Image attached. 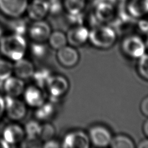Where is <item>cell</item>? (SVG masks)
<instances>
[{
	"label": "cell",
	"mask_w": 148,
	"mask_h": 148,
	"mask_svg": "<svg viewBox=\"0 0 148 148\" xmlns=\"http://www.w3.org/2000/svg\"><path fill=\"white\" fill-rule=\"evenodd\" d=\"M109 2L110 3L114 8H116L118 11L125 10L127 0H109Z\"/></svg>",
	"instance_id": "obj_30"
},
{
	"label": "cell",
	"mask_w": 148,
	"mask_h": 148,
	"mask_svg": "<svg viewBox=\"0 0 148 148\" xmlns=\"http://www.w3.org/2000/svg\"><path fill=\"white\" fill-rule=\"evenodd\" d=\"M46 1H50V0H46Z\"/></svg>",
	"instance_id": "obj_39"
},
{
	"label": "cell",
	"mask_w": 148,
	"mask_h": 148,
	"mask_svg": "<svg viewBox=\"0 0 148 148\" xmlns=\"http://www.w3.org/2000/svg\"><path fill=\"white\" fill-rule=\"evenodd\" d=\"M13 71V66L9 61L0 59V80L5 81L11 76Z\"/></svg>",
	"instance_id": "obj_23"
},
{
	"label": "cell",
	"mask_w": 148,
	"mask_h": 148,
	"mask_svg": "<svg viewBox=\"0 0 148 148\" xmlns=\"http://www.w3.org/2000/svg\"><path fill=\"white\" fill-rule=\"evenodd\" d=\"M139 148H148V139L142 140L138 145Z\"/></svg>",
	"instance_id": "obj_34"
},
{
	"label": "cell",
	"mask_w": 148,
	"mask_h": 148,
	"mask_svg": "<svg viewBox=\"0 0 148 148\" xmlns=\"http://www.w3.org/2000/svg\"><path fill=\"white\" fill-rule=\"evenodd\" d=\"M41 125L35 121L28 122L25 127L24 132L26 134L28 139H36L39 136Z\"/></svg>",
	"instance_id": "obj_22"
},
{
	"label": "cell",
	"mask_w": 148,
	"mask_h": 148,
	"mask_svg": "<svg viewBox=\"0 0 148 148\" xmlns=\"http://www.w3.org/2000/svg\"><path fill=\"white\" fill-rule=\"evenodd\" d=\"M50 34L49 25L42 20L35 21L29 29L31 38L36 42L40 43L47 40Z\"/></svg>",
	"instance_id": "obj_10"
},
{
	"label": "cell",
	"mask_w": 148,
	"mask_h": 148,
	"mask_svg": "<svg viewBox=\"0 0 148 148\" xmlns=\"http://www.w3.org/2000/svg\"><path fill=\"white\" fill-rule=\"evenodd\" d=\"M5 110V101L4 98L2 97L0 95V117L2 115L3 112Z\"/></svg>",
	"instance_id": "obj_33"
},
{
	"label": "cell",
	"mask_w": 148,
	"mask_h": 148,
	"mask_svg": "<svg viewBox=\"0 0 148 148\" xmlns=\"http://www.w3.org/2000/svg\"><path fill=\"white\" fill-rule=\"evenodd\" d=\"M5 110L9 118L12 120H20L23 118L26 113V108L23 102L9 95L4 98Z\"/></svg>",
	"instance_id": "obj_6"
},
{
	"label": "cell",
	"mask_w": 148,
	"mask_h": 148,
	"mask_svg": "<svg viewBox=\"0 0 148 148\" xmlns=\"http://www.w3.org/2000/svg\"><path fill=\"white\" fill-rule=\"evenodd\" d=\"M88 136L82 131L68 133L64 138L62 147L66 148H88L90 146Z\"/></svg>",
	"instance_id": "obj_5"
},
{
	"label": "cell",
	"mask_w": 148,
	"mask_h": 148,
	"mask_svg": "<svg viewBox=\"0 0 148 148\" xmlns=\"http://www.w3.org/2000/svg\"><path fill=\"white\" fill-rule=\"evenodd\" d=\"M31 51L33 54L38 57H41L45 54L46 47L41 43H34L32 45Z\"/></svg>",
	"instance_id": "obj_29"
},
{
	"label": "cell",
	"mask_w": 148,
	"mask_h": 148,
	"mask_svg": "<svg viewBox=\"0 0 148 148\" xmlns=\"http://www.w3.org/2000/svg\"><path fill=\"white\" fill-rule=\"evenodd\" d=\"M89 32L87 28L78 25L71 28L66 35L67 42L72 46H80L88 39Z\"/></svg>",
	"instance_id": "obj_11"
},
{
	"label": "cell",
	"mask_w": 148,
	"mask_h": 148,
	"mask_svg": "<svg viewBox=\"0 0 148 148\" xmlns=\"http://www.w3.org/2000/svg\"><path fill=\"white\" fill-rule=\"evenodd\" d=\"M139 58L138 71L143 78L148 80V54H144Z\"/></svg>",
	"instance_id": "obj_26"
},
{
	"label": "cell",
	"mask_w": 148,
	"mask_h": 148,
	"mask_svg": "<svg viewBox=\"0 0 148 148\" xmlns=\"http://www.w3.org/2000/svg\"><path fill=\"white\" fill-rule=\"evenodd\" d=\"M25 132L23 128L17 124L7 126L3 132V139L9 145H13L21 141Z\"/></svg>",
	"instance_id": "obj_14"
},
{
	"label": "cell",
	"mask_w": 148,
	"mask_h": 148,
	"mask_svg": "<svg viewBox=\"0 0 148 148\" xmlns=\"http://www.w3.org/2000/svg\"><path fill=\"white\" fill-rule=\"evenodd\" d=\"M88 137L92 143L97 147L108 146L112 138L109 130L102 125H95L91 128Z\"/></svg>",
	"instance_id": "obj_7"
},
{
	"label": "cell",
	"mask_w": 148,
	"mask_h": 148,
	"mask_svg": "<svg viewBox=\"0 0 148 148\" xmlns=\"http://www.w3.org/2000/svg\"><path fill=\"white\" fill-rule=\"evenodd\" d=\"M121 49L127 56L138 58L145 54L146 45L138 36L131 35L124 39L121 43Z\"/></svg>",
	"instance_id": "obj_3"
},
{
	"label": "cell",
	"mask_w": 148,
	"mask_h": 148,
	"mask_svg": "<svg viewBox=\"0 0 148 148\" xmlns=\"http://www.w3.org/2000/svg\"><path fill=\"white\" fill-rule=\"evenodd\" d=\"M1 35H2V30H1V28H0V38H1Z\"/></svg>",
	"instance_id": "obj_37"
},
{
	"label": "cell",
	"mask_w": 148,
	"mask_h": 148,
	"mask_svg": "<svg viewBox=\"0 0 148 148\" xmlns=\"http://www.w3.org/2000/svg\"><path fill=\"white\" fill-rule=\"evenodd\" d=\"M48 39L51 47L57 50L66 46L67 43L66 35L61 31H54L51 33Z\"/></svg>",
	"instance_id": "obj_19"
},
{
	"label": "cell",
	"mask_w": 148,
	"mask_h": 148,
	"mask_svg": "<svg viewBox=\"0 0 148 148\" xmlns=\"http://www.w3.org/2000/svg\"><path fill=\"white\" fill-rule=\"evenodd\" d=\"M28 0H0V10L7 16L18 18L27 10Z\"/></svg>",
	"instance_id": "obj_4"
},
{
	"label": "cell",
	"mask_w": 148,
	"mask_h": 148,
	"mask_svg": "<svg viewBox=\"0 0 148 148\" xmlns=\"http://www.w3.org/2000/svg\"><path fill=\"white\" fill-rule=\"evenodd\" d=\"M60 146L59 144L54 140H47L45 144L44 145V147L46 148H51V147H58Z\"/></svg>",
	"instance_id": "obj_32"
},
{
	"label": "cell",
	"mask_w": 148,
	"mask_h": 148,
	"mask_svg": "<svg viewBox=\"0 0 148 148\" xmlns=\"http://www.w3.org/2000/svg\"><path fill=\"white\" fill-rule=\"evenodd\" d=\"M38 108V109L35 112V116L40 120H45L50 117L53 112V107L49 103H43Z\"/></svg>",
	"instance_id": "obj_25"
},
{
	"label": "cell",
	"mask_w": 148,
	"mask_h": 148,
	"mask_svg": "<svg viewBox=\"0 0 148 148\" xmlns=\"http://www.w3.org/2000/svg\"><path fill=\"white\" fill-rule=\"evenodd\" d=\"M88 39L95 47L106 49L114 45L116 35L114 29L110 27L97 26L89 32Z\"/></svg>",
	"instance_id": "obj_2"
},
{
	"label": "cell",
	"mask_w": 148,
	"mask_h": 148,
	"mask_svg": "<svg viewBox=\"0 0 148 148\" xmlns=\"http://www.w3.org/2000/svg\"><path fill=\"white\" fill-rule=\"evenodd\" d=\"M147 46H148V42H147Z\"/></svg>",
	"instance_id": "obj_38"
},
{
	"label": "cell",
	"mask_w": 148,
	"mask_h": 148,
	"mask_svg": "<svg viewBox=\"0 0 148 148\" xmlns=\"http://www.w3.org/2000/svg\"><path fill=\"white\" fill-rule=\"evenodd\" d=\"M13 71L17 77L21 79L31 77L35 72L32 64L28 60L23 58L16 61L13 65Z\"/></svg>",
	"instance_id": "obj_16"
},
{
	"label": "cell",
	"mask_w": 148,
	"mask_h": 148,
	"mask_svg": "<svg viewBox=\"0 0 148 148\" xmlns=\"http://www.w3.org/2000/svg\"><path fill=\"white\" fill-rule=\"evenodd\" d=\"M143 131L144 134L148 137V119L144 123L143 125Z\"/></svg>",
	"instance_id": "obj_35"
},
{
	"label": "cell",
	"mask_w": 148,
	"mask_h": 148,
	"mask_svg": "<svg viewBox=\"0 0 148 148\" xmlns=\"http://www.w3.org/2000/svg\"><path fill=\"white\" fill-rule=\"evenodd\" d=\"M64 5L68 13L76 15L82 13L85 6V0H64Z\"/></svg>",
	"instance_id": "obj_20"
},
{
	"label": "cell",
	"mask_w": 148,
	"mask_h": 148,
	"mask_svg": "<svg viewBox=\"0 0 148 148\" xmlns=\"http://www.w3.org/2000/svg\"><path fill=\"white\" fill-rule=\"evenodd\" d=\"M3 87L8 95L16 97L23 92L24 83L21 79L10 76L3 82Z\"/></svg>",
	"instance_id": "obj_15"
},
{
	"label": "cell",
	"mask_w": 148,
	"mask_h": 148,
	"mask_svg": "<svg viewBox=\"0 0 148 148\" xmlns=\"http://www.w3.org/2000/svg\"><path fill=\"white\" fill-rule=\"evenodd\" d=\"M55 133L53 126L50 124H45L41 126L39 136L43 140H49L51 139Z\"/></svg>",
	"instance_id": "obj_27"
},
{
	"label": "cell",
	"mask_w": 148,
	"mask_h": 148,
	"mask_svg": "<svg viewBox=\"0 0 148 148\" xmlns=\"http://www.w3.org/2000/svg\"><path fill=\"white\" fill-rule=\"evenodd\" d=\"M12 27L15 34L22 35L26 31V25L25 23L20 20H16L14 21Z\"/></svg>",
	"instance_id": "obj_28"
},
{
	"label": "cell",
	"mask_w": 148,
	"mask_h": 148,
	"mask_svg": "<svg viewBox=\"0 0 148 148\" xmlns=\"http://www.w3.org/2000/svg\"><path fill=\"white\" fill-rule=\"evenodd\" d=\"M127 8L128 14L134 18L141 17L148 13V0H130Z\"/></svg>",
	"instance_id": "obj_18"
},
{
	"label": "cell",
	"mask_w": 148,
	"mask_h": 148,
	"mask_svg": "<svg viewBox=\"0 0 148 148\" xmlns=\"http://www.w3.org/2000/svg\"><path fill=\"white\" fill-rule=\"evenodd\" d=\"M140 109L142 113L148 117V96L142 99L140 105Z\"/></svg>",
	"instance_id": "obj_31"
},
{
	"label": "cell",
	"mask_w": 148,
	"mask_h": 148,
	"mask_svg": "<svg viewBox=\"0 0 148 148\" xmlns=\"http://www.w3.org/2000/svg\"><path fill=\"white\" fill-rule=\"evenodd\" d=\"M46 86L53 97H59L66 92L69 87V84L65 77L56 75L50 76Z\"/></svg>",
	"instance_id": "obj_9"
},
{
	"label": "cell",
	"mask_w": 148,
	"mask_h": 148,
	"mask_svg": "<svg viewBox=\"0 0 148 148\" xmlns=\"http://www.w3.org/2000/svg\"><path fill=\"white\" fill-rule=\"evenodd\" d=\"M95 9V16L97 19L102 23L112 21L115 16L114 7L108 2H101L97 3Z\"/></svg>",
	"instance_id": "obj_13"
},
{
	"label": "cell",
	"mask_w": 148,
	"mask_h": 148,
	"mask_svg": "<svg viewBox=\"0 0 148 148\" xmlns=\"http://www.w3.org/2000/svg\"><path fill=\"white\" fill-rule=\"evenodd\" d=\"M57 57L59 62L65 67H72L79 61L78 53L71 46H65L58 49Z\"/></svg>",
	"instance_id": "obj_12"
},
{
	"label": "cell",
	"mask_w": 148,
	"mask_h": 148,
	"mask_svg": "<svg viewBox=\"0 0 148 148\" xmlns=\"http://www.w3.org/2000/svg\"><path fill=\"white\" fill-rule=\"evenodd\" d=\"M26 12L31 19L41 20L49 12V2L46 0H32L28 2Z\"/></svg>",
	"instance_id": "obj_8"
},
{
	"label": "cell",
	"mask_w": 148,
	"mask_h": 148,
	"mask_svg": "<svg viewBox=\"0 0 148 148\" xmlns=\"http://www.w3.org/2000/svg\"><path fill=\"white\" fill-rule=\"evenodd\" d=\"M50 76V75L48 71L46 69H40L36 72H34L32 77H34L35 83L39 87H43L46 85Z\"/></svg>",
	"instance_id": "obj_24"
},
{
	"label": "cell",
	"mask_w": 148,
	"mask_h": 148,
	"mask_svg": "<svg viewBox=\"0 0 148 148\" xmlns=\"http://www.w3.org/2000/svg\"><path fill=\"white\" fill-rule=\"evenodd\" d=\"M110 145L113 148H133L134 144L130 138L124 135H118L112 138Z\"/></svg>",
	"instance_id": "obj_21"
},
{
	"label": "cell",
	"mask_w": 148,
	"mask_h": 148,
	"mask_svg": "<svg viewBox=\"0 0 148 148\" xmlns=\"http://www.w3.org/2000/svg\"><path fill=\"white\" fill-rule=\"evenodd\" d=\"M27 44L22 35L13 34L0 38L1 52L10 59L17 61L25 54Z\"/></svg>",
	"instance_id": "obj_1"
},
{
	"label": "cell",
	"mask_w": 148,
	"mask_h": 148,
	"mask_svg": "<svg viewBox=\"0 0 148 148\" xmlns=\"http://www.w3.org/2000/svg\"><path fill=\"white\" fill-rule=\"evenodd\" d=\"M24 99L31 106L39 107L44 103V96L39 88L28 87L24 91Z\"/></svg>",
	"instance_id": "obj_17"
},
{
	"label": "cell",
	"mask_w": 148,
	"mask_h": 148,
	"mask_svg": "<svg viewBox=\"0 0 148 148\" xmlns=\"http://www.w3.org/2000/svg\"><path fill=\"white\" fill-rule=\"evenodd\" d=\"M9 144H8L3 139H0V147H9Z\"/></svg>",
	"instance_id": "obj_36"
}]
</instances>
